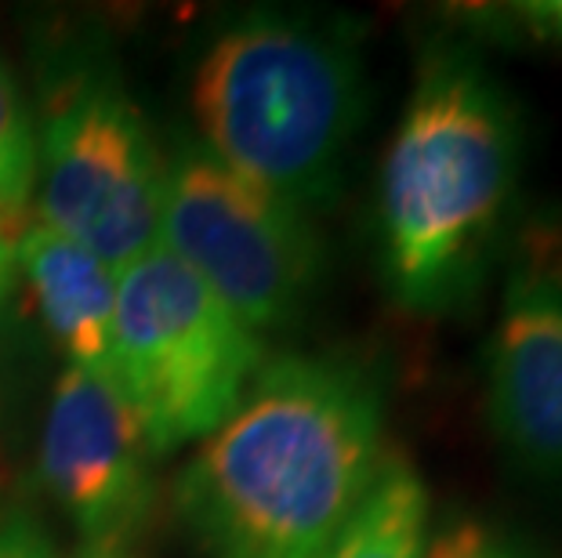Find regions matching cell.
Wrapping results in <instances>:
<instances>
[{
  "label": "cell",
  "instance_id": "6da1fadb",
  "mask_svg": "<svg viewBox=\"0 0 562 558\" xmlns=\"http://www.w3.org/2000/svg\"><path fill=\"white\" fill-rule=\"evenodd\" d=\"M381 435L367 366L280 355L178 475V515L203 558H323L385 460Z\"/></svg>",
  "mask_w": 562,
  "mask_h": 558
},
{
  "label": "cell",
  "instance_id": "7a4b0ae2",
  "mask_svg": "<svg viewBox=\"0 0 562 558\" xmlns=\"http://www.w3.org/2000/svg\"><path fill=\"white\" fill-rule=\"evenodd\" d=\"M519 105L480 55L428 47L378 185L381 280L403 312L480 298L519 193Z\"/></svg>",
  "mask_w": 562,
  "mask_h": 558
},
{
  "label": "cell",
  "instance_id": "3957f363",
  "mask_svg": "<svg viewBox=\"0 0 562 558\" xmlns=\"http://www.w3.org/2000/svg\"><path fill=\"white\" fill-rule=\"evenodd\" d=\"M367 110L352 30L305 15H255L214 37L193 77L207 149L247 182L308 210L334 196Z\"/></svg>",
  "mask_w": 562,
  "mask_h": 558
},
{
  "label": "cell",
  "instance_id": "277c9868",
  "mask_svg": "<svg viewBox=\"0 0 562 558\" xmlns=\"http://www.w3.org/2000/svg\"><path fill=\"white\" fill-rule=\"evenodd\" d=\"M258 371V334L164 243L121 272L110 377L153 457L222 429Z\"/></svg>",
  "mask_w": 562,
  "mask_h": 558
},
{
  "label": "cell",
  "instance_id": "5b68a950",
  "mask_svg": "<svg viewBox=\"0 0 562 558\" xmlns=\"http://www.w3.org/2000/svg\"><path fill=\"white\" fill-rule=\"evenodd\" d=\"M37 171L41 225L116 276L160 247L164 157L110 69H77L52 91Z\"/></svg>",
  "mask_w": 562,
  "mask_h": 558
},
{
  "label": "cell",
  "instance_id": "8992f818",
  "mask_svg": "<svg viewBox=\"0 0 562 558\" xmlns=\"http://www.w3.org/2000/svg\"><path fill=\"white\" fill-rule=\"evenodd\" d=\"M160 243L255 334L302 312L323 261L305 210L247 182L196 141L164 160Z\"/></svg>",
  "mask_w": 562,
  "mask_h": 558
},
{
  "label": "cell",
  "instance_id": "52a82bcc",
  "mask_svg": "<svg viewBox=\"0 0 562 558\" xmlns=\"http://www.w3.org/2000/svg\"><path fill=\"white\" fill-rule=\"evenodd\" d=\"M486 413L505 457L562 493V215L519 225L486 355Z\"/></svg>",
  "mask_w": 562,
  "mask_h": 558
},
{
  "label": "cell",
  "instance_id": "ba28073f",
  "mask_svg": "<svg viewBox=\"0 0 562 558\" xmlns=\"http://www.w3.org/2000/svg\"><path fill=\"white\" fill-rule=\"evenodd\" d=\"M146 432L110 374L66 366L47 407L41 482L83 544L131 540L153 508Z\"/></svg>",
  "mask_w": 562,
  "mask_h": 558
},
{
  "label": "cell",
  "instance_id": "9c48e42d",
  "mask_svg": "<svg viewBox=\"0 0 562 558\" xmlns=\"http://www.w3.org/2000/svg\"><path fill=\"white\" fill-rule=\"evenodd\" d=\"M19 265L26 272L47 334L63 344L69 366L110 374L116 280L121 276L102 265L83 243L41 221L22 236Z\"/></svg>",
  "mask_w": 562,
  "mask_h": 558
},
{
  "label": "cell",
  "instance_id": "30bf717a",
  "mask_svg": "<svg viewBox=\"0 0 562 558\" xmlns=\"http://www.w3.org/2000/svg\"><path fill=\"white\" fill-rule=\"evenodd\" d=\"M428 490L403 457H385L367 497L323 558H425Z\"/></svg>",
  "mask_w": 562,
  "mask_h": 558
},
{
  "label": "cell",
  "instance_id": "8fae6325",
  "mask_svg": "<svg viewBox=\"0 0 562 558\" xmlns=\"http://www.w3.org/2000/svg\"><path fill=\"white\" fill-rule=\"evenodd\" d=\"M37 189V138L8 66L0 62V210H19Z\"/></svg>",
  "mask_w": 562,
  "mask_h": 558
},
{
  "label": "cell",
  "instance_id": "7c38bea8",
  "mask_svg": "<svg viewBox=\"0 0 562 558\" xmlns=\"http://www.w3.org/2000/svg\"><path fill=\"white\" fill-rule=\"evenodd\" d=\"M472 19L490 33H505L512 41H530L562 47V0H526L508 8H483L472 11Z\"/></svg>",
  "mask_w": 562,
  "mask_h": 558
},
{
  "label": "cell",
  "instance_id": "4fadbf2b",
  "mask_svg": "<svg viewBox=\"0 0 562 558\" xmlns=\"http://www.w3.org/2000/svg\"><path fill=\"white\" fill-rule=\"evenodd\" d=\"M425 558H537V555L519 548L516 540L490 533L480 522H458V526L436 533V540H428Z\"/></svg>",
  "mask_w": 562,
  "mask_h": 558
},
{
  "label": "cell",
  "instance_id": "5bb4252c",
  "mask_svg": "<svg viewBox=\"0 0 562 558\" xmlns=\"http://www.w3.org/2000/svg\"><path fill=\"white\" fill-rule=\"evenodd\" d=\"M0 558H58V555L37 522L15 515L0 526Z\"/></svg>",
  "mask_w": 562,
  "mask_h": 558
},
{
  "label": "cell",
  "instance_id": "9a60e30c",
  "mask_svg": "<svg viewBox=\"0 0 562 558\" xmlns=\"http://www.w3.org/2000/svg\"><path fill=\"white\" fill-rule=\"evenodd\" d=\"M77 558H135L131 540H102V544H83Z\"/></svg>",
  "mask_w": 562,
  "mask_h": 558
},
{
  "label": "cell",
  "instance_id": "2e32d148",
  "mask_svg": "<svg viewBox=\"0 0 562 558\" xmlns=\"http://www.w3.org/2000/svg\"><path fill=\"white\" fill-rule=\"evenodd\" d=\"M11 287V258H8V247H0V298L8 294Z\"/></svg>",
  "mask_w": 562,
  "mask_h": 558
},
{
  "label": "cell",
  "instance_id": "e0dca14e",
  "mask_svg": "<svg viewBox=\"0 0 562 558\" xmlns=\"http://www.w3.org/2000/svg\"><path fill=\"white\" fill-rule=\"evenodd\" d=\"M0 247H4V240H0Z\"/></svg>",
  "mask_w": 562,
  "mask_h": 558
}]
</instances>
